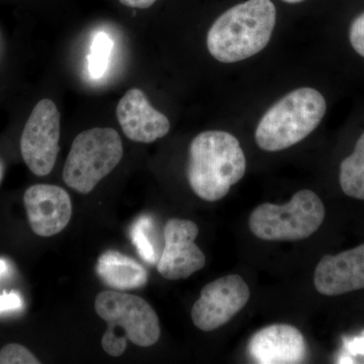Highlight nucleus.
<instances>
[{
  "mask_svg": "<svg viewBox=\"0 0 364 364\" xmlns=\"http://www.w3.org/2000/svg\"><path fill=\"white\" fill-rule=\"evenodd\" d=\"M339 181L345 195L364 200V133L340 165Z\"/></svg>",
  "mask_w": 364,
  "mask_h": 364,
  "instance_id": "nucleus-15",
  "label": "nucleus"
},
{
  "mask_svg": "<svg viewBox=\"0 0 364 364\" xmlns=\"http://www.w3.org/2000/svg\"><path fill=\"white\" fill-rule=\"evenodd\" d=\"M245 171V155L232 134L203 132L191 141L186 173L189 186L202 200H222L243 178Z\"/></svg>",
  "mask_w": 364,
  "mask_h": 364,
  "instance_id": "nucleus-1",
  "label": "nucleus"
},
{
  "mask_svg": "<svg viewBox=\"0 0 364 364\" xmlns=\"http://www.w3.org/2000/svg\"><path fill=\"white\" fill-rule=\"evenodd\" d=\"M100 279L114 291L141 289L147 284V270L133 258L116 250H107L97 259Z\"/></svg>",
  "mask_w": 364,
  "mask_h": 364,
  "instance_id": "nucleus-14",
  "label": "nucleus"
},
{
  "mask_svg": "<svg viewBox=\"0 0 364 364\" xmlns=\"http://www.w3.org/2000/svg\"><path fill=\"white\" fill-rule=\"evenodd\" d=\"M250 299V289L240 275L230 274L203 287L193 304L191 318L202 331H214L226 325Z\"/></svg>",
  "mask_w": 364,
  "mask_h": 364,
  "instance_id": "nucleus-8",
  "label": "nucleus"
},
{
  "mask_svg": "<svg viewBox=\"0 0 364 364\" xmlns=\"http://www.w3.org/2000/svg\"><path fill=\"white\" fill-rule=\"evenodd\" d=\"M327 105L318 90L299 88L273 105L260 119L255 141L261 149L277 152L306 138L320 124Z\"/></svg>",
  "mask_w": 364,
  "mask_h": 364,
  "instance_id": "nucleus-4",
  "label": "nucleus"
},
{
  "mask_svg": "<svg viewBox=\"0 0 364 364\" xmlns=\"http://www.w3.org/2000/svg\"><path fill=\"white\" fill-rule=\"evenodd\" d=\"M95 312L107 322L102 345L109 355L117 358L126 350L127 341L149 347L159 340V318L145 299L119 291H100L95 299Z\"/></svg>",
  "mask_w": 364,
  "mask_h": 364,
  "instance_id": "nucleus-3",
  "label": "nucleus"
},
{
  "mask_svg": "<svg viewBox=\"0 0 364 364\" xmlns=\"http://www.w3.org/2000/svg\"><path fill=\"white\" fill-rule=\"evenodd\" d=\"M248 352L256 363L294 364L304 363L308 347L298 328L273 324L253 335L249 341Z\"/></svg>",
  "mask_w": 364,
  "mask_h": 364,
  "instance_id": "nucleus-11",
  "label": "nucleus"
},
{
  "mask_svg": "<svg viewBox=\"0 0 364 364\" xmlns=\"http://www.w3.org/2000/svg\"><path fill=\"white\" fill-rule=\"evenodd\" d=\"M9 270V265H7L6 261L0 259V277L4 274Z\"/></svg>",
  "mask_w": 364,
  "mask_h": 364,
  "instance_id": "nucleus-22",
  "label": "nucleus"
},
{
  "mask_svg": "<svg viewBox=\"0 0 364 364\" xmlns=\"http://www.w3.org/2000/svg\"><path fill=\"white\" fill-rule=\"evenodd\" d=\"M314 284L323 296L364 289V244L337 255H325L316 267Z\"/></svg>",
  "mask_w": 364,
  "mask_h": 364,
  "instance_id": "nucleus-12",
  "label": "nucleus"
},
{
  "mask_svg": "<svg viewBox=\"0 0 364 364\" xmlns=\"http://www.w3.org/2000/svg\"><path fill=\"white\" fill-rule=\"evenodd\" d=\"M198 225L188 220L170 219L165 225L164 247L157 262V270L164 279H188L203 269L205 256L196 244Z\"/></svg>",
  "mask_w": 364,
  "mask_h": 364,
  "instance_id": "nucleus-9",
  "label": "nucleus"
},
{
  "mask_svg": "<svg viewBox=\"0 0 364 364\" xmlns=\"http://www.w3.org/2000/svg\"><path fill=\"white\" fill-rule=\"evenodd\" d=\"M4 172H6V165H4V161L0 159V184H1L2 181H4Z\"/></svg>",
  "mask_w": 364,
  "mask_h": 364,
  "instance_id": "nucleus-23",
  "label": "nucleus"
},
{
  "mask_svg": "<svg viewBox=\"0 0 364 364\" xmlns=\"http://www.w3.org/2000/svg\"><path fill=\"white\" fill-rule=\"evenodd\" d=\"M117 117L127 138L133 142L152 143L170 130L169 119L150 105L142 90L127 91L117 107Z\"/></svg>",
  "mask_w": 364,
  "mask_h": 364,
  "instance_id": "nucleus-13",
  "label": "nucleus"
},
{
  "mask_svg": "<svg viewBox=\"0 0 364 364\" xmlns=\"http://www.w3.org/2000/svg\"><path fill=\"white\" fill-rule=\"evenodd\" d=\"M122 4L133 9H145L152 6L156 0H119Z\"/></svg>",
  "mask_w": 364,
  "mask_h": 364,
  "instance_id": "nucleus-21",
  "label": "nucleus"
},
{
  "mask_svg": "<svg viewBox=\"0 0 364 364\" xmlns=\"http://www.w3.org/2000/svg\"><path fill=\"white\" fill-rule=\"evenodd\" d=\"M28 224L40 237H52L70 222L72 203L65 189L53 184H35L23 195Z\"/></svg>",
  "mask_w": 364,
  "mask_h": 364,
  "instance_id": "nucleus-10",
  "label": "nucleus"
},
{
  "mask_svg": "<svg viewBox=\"0 0 364 364\" xmlns=\"http://www.w3.org/2000/svg\"><path fill=\"white\" fill-rule=\"evenodd\" d=\"M123 158V143L114 129L93 128L79 134L72 143L63 169L64 182L82 195L116 168Z\"/></svg>",
  "mask_w": 364,
  "mask_h": 364,
  "instance_id": "nucleus-6",
  "label": "nucleus"
},
{
  "mask_svg": "<svg viewBox=\"0 0 364 364\" xmlns=\"http://www.w3.org/2000/svg\"><path fill=\"white\" fill-rule=\"evenodd\" d=\"M60 119L56 105L49 98L33 107L21 136V153L26 166L37 176L51 173L59 153Z\"/></svg>",
  "mask_w": 364,
  "mask_h": 364,
  "instance_id": "nucleus-7",
  "label": "nucleus"
},
{
  "mask_svg": "<svg viewBox=\"0 0 364 364\" xmlns=\"http://www.w3.org/2000/svg\"><path fill=\"white\" fill-rule=\"evenodd\" d=\"M284 1L287 2V4H299V2L304 1V0H284Z\"/></svg>",
  "mask_w": 364,
  "mask_h": 364,
  "instance_id": "nucleus-24",
  "label": "nucleus"
},
{
  "mask_svg": "<svg viewBox=\"0 0 364 364\" xmlns=\"http://www.w3.org/2000/svg\"><path fill=\"white\" fill-rule=\"evenodd\" d=\"M112 50L111 38L107 33H100L93 39L88 55V67L91 77L100 78L104 75L109 65Z\"/></svg>",
  "mask_w": 364,
  "mask_h": 364,
  "instance_id": "nucleus-17",
  "label": "nucleus"
},
{
  "mask_svg": "<svg viewBox=\"0 0 364 364\" xmlns=\"http://www.w3.org/2000/svg\"><path fill=\"white\" fill-rule=\"evenodd\" d=\"M349 39L356 53L364 57V13L351 23Z\"/></svg>",
  "mask_w": 364,
  "mask_h": 364,
  "instance_id": "nucleus-19",
  "label": "nucleus"
},
{
  "mask_svg": "<svg viewBox=\"0 0 364 364\" xmlns=\"http://www.w3.org/2000/svg\"><path fill=\"white\" fill-rule=\"evenodd\" d=\"M152 218L150 215H141L131 228L130 235L132 242L138 251L139 255L148 264H157L160 256L155 246L154 233H153Z\"/></svg>",
  "mask_w": 364,
  "mask_h": 364,
  "instance_id": "nucleus-16",
  "label": "nucleus"
},
{
  "mask_svg": "<svg viewBox=\"0 0 364 364\" xmlns=\"http://www.w3.org/2000/svg\"><path fill=\"white\" fill-rule=\"evenodd\" d=\"M277 23L270 0H248L228 9L208 33L210 54L222 63H235L262 51Z\"/></svg>",
  "mask_w": 364,
  "mask_h": 364,
  "instance_id": "nucleus-2",
  "label": "nucleus"
},
{
  "mask_svg": "<svg viewBox=\"0 0 364 364\" xmlns=\"http://www.w3.org/2000/svg\"><path fill=\"white\" fill-rule=\"evenodd\" d=\"M324 219V203L314 191L303 189L286 205L262 203L254 208L249 228L261 240L299 241L312 236Z\"/></svg>",
  "mask_w": 364,
  "mask_h": 364,
  "instance_id": "nucleus-5",
  "label": "nucleus"
},
{
  "mask_svg": "<svg viewBox=\"0 0 364 364\" xmlns=\"http://www.w3.org/2000/svg\"><path fill=\"white\" fill-rule=\"evenodd\" d=\"M23 306V299L16 291L0 294V314L14 312Z\"/></svg>",
  "mask_w": 364,
  "mask_h": 364,
  "instance_id": "nucleus-20",
  "label": "nucleus"
},
{
  "mask_svg": "<svg viewBox=\"0 0 364 364\" xmlns=\"http://www.w3.org/2000/svg\"><path fill=\"white\" fill-rule=\"evenodd\" d=\"M41 361L21 344L9 343L0 349V364H39Z\"/></svg>",
  "mask_w": 364,
  "mask_h": 364,
  "instance_id": "nucleus-18",
  "label": "nucleus"
}]
</instances>
